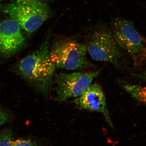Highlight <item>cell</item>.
<instances>
[{
  "label": "cell",
  "instance_id": "cell-9",
  "mask_svg": "<svg viewBox=\"0 0 146 146\" xmlns=\"http://www.w3.org/2000/svg\"><path fill=\"white\" fill-rule=\"evenodd\" d=\"M119 84L135 99L146 106V86L128 83L126 81L119 80Z\"/></svg>",
  "mask_w": 146,
  "mask_h": 146
},
{
  "label": "cell",
  "instance_id": "cell-4",
  "mask_svg": "<svg viewBox=\"0 0 146 146\" xmlns=\"http://www.w3.org/2000/svg\"><path fill=\"white\" fill-rule=\"evenodd\" d=\"M87 47L73 38L56 42L50 50L51 60L56 67L67 70H82L94 65L86 57Z\"/></svg>",
  "mask_w": 146,
  "mask_h": 146
},
{
  "label": "cell",
  "instance_id": "cell-12",
  "mask_svg": "<svg viewBox=\"0 0 146 146\" xmlns=\"http://www.w3.org/2000/svg\"><path fill=\"white\" fill-rule=\"evenodd\" d=\"M11 119L10 113L0 105V127L10 121Z\"/></svg>",
  "mask_w": 146,
  "mask_h": 146
},
{
  "label": "cell",
  "instance_id": "cell-7",
  "mask_svg": "<svg viewBox=\"0 0 146 146\" xmlns=\"http://www.w3.org/2000/svg\"><path fill=\"white\" fill-rule=\"evenodd\" d=\"M25 43L20 27L11 19L0 22V55H13L21 50Z\"/></svg>",
  "mask_w": 146,
  "mask_h": 146
},
{
  "label": "cell",
  "instance_id": "cell-5",
  "mask_svg": "<svg viewBox=\"0 0 146 146\" xmlns=\"http://www.w3.org/2000/svg\"><path fill=\"white\" fill-rule=\"evenodd\" d=\"M111 29L117 43L127 52L135 65L146 56V39L137 30L132 21L116 18L111 22Z\"/></svg>",
  "mask_w": 146,
  "mask_h": 146
},
{
  "label": "cell",
  "instance_id": "cell-14",
  "mask_svg": "<svg viewBox=\"0 0 146 146\" xmlns=\"http://www.w3.org/2000/svg\"><path fill=\"white\" fill-rule=\"evenodd\" d=\"M145 78H146V73H145Z\"/></svg>",
  "mask_w": 146,
  "mask_h": 146
},
{
  "label": "cell",
  "instance_id": "cell-1",
  "mask_svg": "<svg viewBox=\"0 0 146 146\" xmlns=\"http://www.w3.org/2000/svg\"><path fill=\"white\" fill-rule=\"evenodd\" d=\"M48 42L23 58L16 65V73L31 86L45 96L53 83L55 65L50 56Z\"/></svg>",
  "mask_w": 146,
  "mask_h": 146
},
{
  "label": "cell",
  "instance_id": "cell-3",
  "mask_svg": "<svg viewBox=\"0 0 146 146\" xmlns=\"http://www.w3.org/2000/svg\"><path fill=\"white\" fill-rule=\"evenodd\" d=\"M1 8L2 12L29 33L37 30L52 14L50 7L43 1L10 2Z\"/></svg>",
  "mask_w": 146,
  "mask_h": 146
},
{
  "label": "cell",
  "instance_id": "cell-6",
  "mask_svg": "<svg viewBox=\"0 0 146 146\" xmlns=\"http://www.w3.org/2000/svg\"><path fill=\"white\" fill-rule=\"evenodd\" d=\"M100 70L91 72L60 73L55 75L56 100L59 103L80 96L91 84Z\"/></svg>",
  "mask_w": 146,
  "mask_h": 146
},
{
  "label": "cell",
  "instance_id": "cell-13",
  "mask_svg": "<svg viewBox=\"0 0 146 146\" xmlns=\"http://www.w3.org/2000/svg\"><path fill=\"white\" fill-rule=\"evenodd\" d=\"M46 0H0V2L10 1V2H20L30 1H43Z\"/></svg>",
  "mask_w": 146,
  "mask_h": 146
},
{
  "label": "cell",
  "instance_id": "cell-11",
  "mask_svg": "<svg viewBox=\"0 0 146 146\" xmlns=\"http://www.w3.org/2000/svg\"><path fill=\"white\" fill-rule=\"evenodd\" d=\"M12 146H40L37 142L31 138H21L13 142Z\"/></svg>",
  "mask_w": 146,
  "mask_h": 146
},
{
  "label": "cell",
  "instance_id": "cell-10",
  "mask_svg": "<svg viewBox=\"0 0 146 146\" xmlns=\"http://www.w3.org/2000/svg\"><path fill=\"white\" fill-rule=\"evenodd\" d=\"M13 132L8 128L0 131V146H12Z\"/></svg>",
  "mask_w": 146,
  "mask_h": 146
},
{
  "label": "cell",
  "instance_id": "cell-2",
  "mask_svg": "<svg viewBox=\"0 0 146 146\" xmlns=\"http://www.w3.org/2000/svg\"><path fill=\"white\" fill-rule=\"evenodd\" d=\"M87 35L86 44L93 60L107 62L116 68H122L125 62V56L111 28L100 24L91 27Z\"/></svg>",
  "mask_w": 146,
  "mask_h": 146
},
{
  "label": "cell",
  "instance_id": "cell-8",
  "mask_svg": "<svg viewBox=\"0 0 146 146\" xmlns=\"http://www.w3.org/2000/svg\"><path fill=\"white\" fill-rule=\"evenodd\" d=\"M72 102L78 109L101 113L110 126L113 128L108 110L105 94L100 85L91 84Z\"/></svg>",
  "mask_w": 146,
  "mask_h": 146
}]
</instances>
